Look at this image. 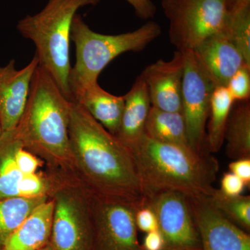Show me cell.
Instances as JSON below:
<instances>
[{
    "label": "cell",
    "mask_w": 250,
    "mask_h": 250,
    "mask_svg": "<svg viewBox=\"0 0 250 250\" xmlns=\"http://www.w3.org/2000/svg\"><path fill=\"white\" fill-rule=\"evenodd\" d=\"M68 136L72 157L92 192L143 204L142 186L129 147L71 102Z\"/></svg>",
    "instance_id": "cell-1"
},
{
    "label": "cell",
    "mask_w": 250,
    "mask_h": 250,
    "mask_svg": "<svg viewBox=\"0 0 250 250\" xmlns=\"http://www.w3.org/2000/svg\"><path fill=\"white\" fill-rule=\"evenodd\" d=\"M142 186L143 197L162 191L188 197L211 196L219 165L209 152L154 141L146 134L130 148Z\"/></svg>",
    "instance_id": "cell-2"
},
{
    "label": "cell",
    "mask_w": 250,
    "mask_h": 250,
    "mask_svg": "<svg viewBox=\"0 0 250 250\" xmlns=\"http://www.w3.org/2000/svg\"><path fill=\"white\" fill-rule=\"evenodd\" d=\"M71 102L39 64L22 118L14 129L24 147L57 161L73 159L68 136Z\"/></svg>",
    "instance_id": "cell-3"
},
{
    "label": "cell",
    "mask_w": 250,
    "mask_h": 250,
    "mask_svg": "<svg viewBox=\"0 0 250 250\" xmlns=\"http://www.w3.org/2000/svg\"><path fill=\"white\" fill-rule=\"evenodd\" d=\"M100 0H48L45 7L18 23L21 35L32 41L39 65L54 79L71 100L69 77L71 71L70 41L72 21L77 11ZM72 101V100H71Z\"/></svg>",
    "instance_id": "cell-4"
},
{
    "label": "cell",
    "mask_w": 250,
    "mask_h": 250,
    "mask_svg": "<svg viewBox=\"0 0 250 250\" xmlns=\"http://www.w3.org/2000/svg\"><path fill=\"white\" fill-rule=\"evenodd\" d=\"M160 25L149 21L139 29L118 35H104L92 30L81 16L75 15L71 40L76 48V62L69 77L71 100L90 85L110 62L126 52H139L160 35Z\"/></svg>",
    "instance_id": "cell-5"
},
{
    "label": "cell",
    "mask_w": 250,
    "mask_h": 250,
    "mask_svg": "<svg viewBox=\"0 0 250 250\" xmlns=\"http://www.w3.org/2000/svg\"><path fill=\"white\" fill-rule=\"evenodd\" d=\"M161 6L170 42L182 52L223 30L228 18L227 0H162Z\"/></svg>",
    "instance_id": "cell-6"
},
{
    "label": "cell",
    "mask_w": 250,
    "mask_h": 250,
    "mask_svg": "<svg viewBox=\"0 0 250 250\" xmlns=\"http://www.w3.org/2000/svg\"><path fill=\"white\" fill-rule=\"evenodd\" d=\"M93 250H143L138 240L136 212L142 203L90 190Z\"/></svg>",
    "instance_id": "cell-7"
},
{
    "label": "cell",
    "mask_w": 250,
    "mask_h": 250,
    "mask_svg": "<svg viewBox=\"0 0 250 250\" xmlns=\"http://www.w3.org/2000/svg\"><path fill=\"white\" fill-rule=\"evenodd\" d=\"M50 244L55 250H93V230L89 194L81 196L60 190L53 199Z\"/></svg>",
    "instance_id": "cell-8"
},
{
    "label": "cell",
    "mask_w": 250,
    "mask_h": 250,
    "mask_svg": "<svg viewBox=\"0 0 250 250\" xmlns=\"http://www.w3.org/2000/svg\"><path fill=\"white\" fill-rule=\"evenodd\" d=\"M143 205L155 213L165 250H202L187 196L175 191L159 192L145 197Z\"/></svg>",
    "instance_id": "cell-9"
},
{
    "label": "cell",
    "mask_w": 250,
    "mask_h": 250,
    "mask_svg": "<svg viewBox=\"0 0 250 250\" xmlns=\"http://www.w3.org/2000/svg\"><path fill=\"white\" fill-rule=\"evenodd\" d=\"M185 54L182 101L188 139L193 150L208 152L206 145V125L215 85L197 62L192 51Z\"/></svg>",
    "instance_id": "cell-10"
},
{
    "label": "cell",
    "mask_w": 250,
    "mask_h": 250,
    "mask_svg": "<svg viewBox=\"0 0 250 250\" xmlns=\"http://www.w3.org/2000/svg\"><path fill=\"white\" fill-rule=\"evenodd\" d=\"M202 250H250V235L224 216L208 197H188Z\"/></svg>",
    "instance_id": "cell-11"
},
{
    "label": "cell",
    "mask_w": 250,
    "mask_h": 250,
    "mask_svg": "<svg viewBox=\"0 0 250 250\" xmlns=\"http://www.w3.org/2000/svg\"><path fill=\"white\" fill-rule=\"evenodd\" d=\"M186 54L174 52L170 61L158 60L141 74L147 85L151 105L161 111L182 112V91Z\"/></svg>",
    "instance_id": "cell-12"
},
{
    "label": "cell",
    "mask_w": 250,
    "mask_h": 250,
    "mask_svg": "<svg viewBox=\"0 0 250 250\" xmlns=\"http://www.w3.org/2000/svg\"><path fill=\"white\" fill-rule=\"evenodd\" d=\"M39 64L34 56L25 67L17 70L16 62L0 66V123L2 132L17 127L25 108L31 80Z\"/></svg>",
    "instance_id": "cell-13"
},
{
    "label": "cell",
    "mask_w": 250,
    "mask_h": 250,
    "mask_svg": "<svg viewBox=\"0 0 250 250\" xmlns=\"http://www.w3.org/2000/svg\"><path fill=\"white\" fill-rule=\"evenodd\" d=\"M192 52L215 87L226 86L233 74L245 64L248 65L223 31L206 39Z\"/></svg>",
    "instance_id": "cell-14"
},
{
    "label": "cell",
    "mask_w": 250,
    "mask_h": 250,
    "mask_svg": "<svg viewBox=\"0 0 250 250\" xmlns=\"http://www.w3.org/2000/svg\"><path fill=\"white\" fill-rule=\"evenodd\" d=\"M124 97V111L116 136L130 149L144 136L146 122L152 106L147 85L141 75L136 78Z\"/></svg>",
    "instance_id": "cell-15"
},
{
    "label": "cell",
    "mask_w": 250,
    "mask_h": 250,
    "mask_svg": "<svg viewBox=\"0 0 250 250\" xmlns=\"http://www.w3.org/2000/svg\"><path fill=\"white\" fill-rule=\"evenodd\" d=\"M54 200L40 204L5 241L3 250H36L50 242Z\"/></svg>",
    "instance_id": "cell-16"
},
{
    "label": "cell",
    "mask_w": 250,
    "mask_h": 250,
    "mask_svg": "<svg viewBox=\"0 0 250 250\" xmlns=\"http://www.w3.org/2000/svg\"><path fill=\"white\" fill-rule=\"evenodd\" d=\"M72 101L80 104L94 119L111 134L116 136L124 111V95H112L97 83L82 90Z\"/></svg>",
    "instance_id": "cell-17"
},
{
    "label": "cell",
    "mask_w": 250,
    "mask_h": 250,
    "mask_svg": "<svg viewBox=\"0 0 250 250\" xmlns=\"http://www.w3.org/2000/svg\"><path fill=\"white\" fill-rule=\"evenodd\" d=\"M145 134L159 142L191 148L182 112L161 111L151 106L145 128Z\"/></svg>",
    "instance_id": "cell-18"
},
{
    "label": "cell",
    "mask_w": 250,
    "mask_h": 250,
    "mask_svg": "<svg viewBox=\"0 0 250 250\" xmlns=\"http://www.w3.org/2000/svg\"><path fill=\"white\" fill-rule=\"evenodd\" d=\"M18 142L14 130L2 132L0 136V200L22 197L28 174L19 170L15 161Z\"/></svg>",
    "instance_id": "cell-19"
},
{
    "label": "cell",
    "mask_w": 250,
    "mask_h": 250,
    "mask_svg": "<svg viewBox=\"0 0 250 250\" xmlns=\"http://www.w3.org/2000/svg\"><path fill=\"white\" fill-rule=\"evenodd\" d=\"M229 158L236 159L250 158V103L236 102L229 116L225 141Z\"/></svg>",
    "instance_id": "cell-20"
},
{
    "label": "cell",
    "mask_w": 250,
    "mask_h": 250,
    "mask_svg": "<svg viewBox=\"0 0 250 250\" xmlns=\"http://www.w3.org/2000/svg\"><path fill=\"white\" fill-rule=\"evenodd\" d=\"M234 104L226 86L215 87L210 98L208 132L206 136L209 153L218 152L225 141V129L230 112Z\"/></svg>",
    "instance_id": "cell-21"
},
{
    "label": "cell",
    "mask_w": 250,
    "mask_h": 250,
    "mask_svg": "<svg viewBox=\"0 0 250 250\" xmlns=\"http://www.w3.org/2000/svg\"><path fill=\"white\" fill-rule=\"evenodd\" d=\"M47 200L46 195L11 197L0 200V248L37 206Z\"/></svg>",
    "instance_id": "cell-22"
},
{
    "label": "cell",
    "mask_w": 250,
    "mask_h": 250,
    "mask_svg": "<svg viewBox=\"0 0 250 250\" xmlns=\"http://www.w3.org/2000/svg\"><path fill=\"white\" fill-rule=\"evenodd\" d=\"M208 199L224 216L243 231L250 233V195L228 196L220 190L215 189Z\"/></svg>",
    "instance_id": "cell-23"
},
{
    "label": "cell",
    "mask_w": 250,
    "mask_h": 250,
    "mask_svg": "<svg viewBox=\"0 0 250 250\" xmlns=\"http://www.w3.org/2000/svg\"><path fill=\"white\" fill-rule=\"evenodd\" d=\"M250 65V7L228 14L223 30Z\"/></svg>",
    "instance_id": "cell-24"
},
{
    "label": "cell",
    "mask_w": 250,
    "mask_h": 250,
    "mask_svg": "<svg viewBox=\"0 0 250 250\" xmlns=\"http://www.w3.org/2000/svg\"><path fill=\"white\" fill-rule=\"evenodd\" d=\"M226 87L234 103L250 100V65L245 64L240 67L229 80Z\"/></svg>",
    "instance_id": "cell-25"
},
{
    "label": "cell",
    "mask_w": 250,
    "mask_h": 250,
    "mask_svg": "<svg viewBox=\"0 0 250 250\" xmlns=\"http://www.w3.org/2000/svg\"><path fill=\"white\" fill-rule=\"evenodd\" d=\"M16 133V132H15ZM18 137V136H17ZM22 141L18 139L17 146L15 150V161L18 168L26 174H36L40 163L31 153L24 149Z\"/></svg>",
    "instance_id": "cell-26"
},
{
    "label": "cell",
    "mask_w": 250,
    "mask_h": 250,
    "mask_svg": "<svg viewBox=\"0 0 250 250\" xmlns=\"http://www.w3.org/2000/svg\"><path fill=\"white\" fill-rule=\"evenodd\" d=\"M136 224L138 229L143 232H150L159 229L155 213L150 207L143 205L136 212Z\"/></svg>",
    "instance_id": "cell-27"
},
{
    "label": "cell",
    "mask_w": 250,
    "mask_h": 250,
    "mask_svg": "<svg viewBox=\"0 0 250 250\" xmlns=\"http://www.w3.org/2000/svg\"><path fill=\"white\" fill-rule=\"evenodd\" d=\"M244 182L231 172L223 174L221 179V188L219 190L228 196L241 195L244 190Z\"/></svg>",
    "instance_id": "cell-28"
},
{
    "label": "cell",
    "mask_w": 250,
    "mask_h": 250,
    "mask_svg": "<svg viewBox=\"0 0 250 250\" xmlns=\"http://www.w3.org/2000/svg\"><path fill=\"white\" fill-rule=\"evenodd\" d=\"M230 172L244 182L246 187L250 186V158L236 159L229 165Z\"/></svg>",
    "instance_id": "cell-29"
},
{
    "label": "cell",
    "mask_w": 250,
    "mask_h": 250,
    "mask_svg": "<svg viewBox=\"0 0 250 250\" xmlns=\"http://www.w3.org/2000/svg\"><path fill=\"white\" fill-rule=\"evenodd\" d=\"M135 10L136 15L141 19L147 20L154 17L156 6L152 0H126Z\"/></svg>",
    "instance_id": "cell-30"
},
{
    "label": "cell",
    "mask_w": 250,
    "mask_h": 250,
    "mask_svg": "<svg viewBox=\"0 0 250 250\" xmlns=\"http://www.w3.org/2000/svg\"><path fill=\"white\" fill-rule=\"evenodd\" d=\"M165 239L159 229L146 233L142 245L143 250H165Z\"/></svg>",
    "instance_id": "cell-31"
},
{
    "label": "cell",
    "mask_w": 250,
    "mask_h": 250,
    "mask_svg": "<svg viewBox=\"0 0 250 250\" xmlns=\"http://www.w3.org/2000/svg\"><path fill=\"white\" fill-rule=\"evenodd\" d=\"M36 250H55L53 247L52 246V245L50 244V243H48V244L46 245V246L42 247V248H39V249Z\"/></svg>",
    "instance_id": "cell-32"
},
{
    "label": "cell",
    "mask_w": 250,
    "mask_h": 250,
    "mask_svg": "<svg viewBox=\"0 0 250 250\" xmlns=\"http://www.w3.org/2000/svg\"><path fill=\"white\" fill-rule=\"evenodd\" d=\"M2 134V129H1V123H0V136Z\"/></svg>",
    "instance_id": "cell-33"
},
{
    "label": "cell",
    "mask_w": 250,
    "mask_h": 250,
    "mask_svg": "<svg viewBox=\"0 0 250 250\" xmlns=\"http://www.w3.org/2000/svg\"><path fill=\"white\" fill-rule=\"evenodd\" d=\"M0 250H3L2 248H0Z\"/></svg>",
    "instance_id": "cell-34"
}]
</instances>
